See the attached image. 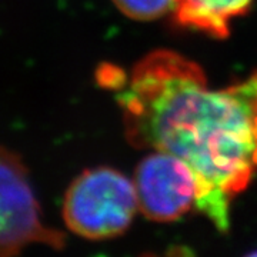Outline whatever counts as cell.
<instances>
[{"label":"cell","instance_id":"obj_5","mask_svg":"<svg viewBox=\"0 0 257 257\" xmlns=\"http://www.w3.org/2000/svg\"><path fill=\"white\" fill-rule=\"evenodd\" d=\"M253 0H173L176 23L217 39L229 36L231 20L244 16Z\"/></svg>","mask_w":257,"mask_h":257},{"label":"cell","instance_id":"obj_8","mask_svg":"<svg viewBox=\"0 0 257 257\" xmlns=\"http://www.w3.org/2000/svg\"><path fill=\"white\" fill-rule=\"evenodd\" d=\"M243 257H257V250H253V251H250V253H247L246 256Z\"/></svg>","mask_w":257,"mask_h":257},{"label":"cell","instance_id":"obj_6","mask_svg":"<svg viewBox=\"0 0 257 257\" xmlns=\"http://www.w3.org/2000/svg\"><path fill=\"white\" fill-rule=\"evenodd\" d=\"M116 8L135 20H155L172 12L173 0H111Z\"/></svg>","mask_w":257,"mask_h":257},{"label":"cell","instance_id":"obj_4","mask_svg":"<svg viewBox=\"0 0 257 257\" xmlns=\"http://www.w3.org/2000/svg\"><path fill=\"white\" fill-rule=\"evenodd\" d=\"M133 183L139 210L149 220L170 223L197 207V177L180 157L157 152L147 155L136 167Z\"/></svg>","mask_w":257,"mask_h":257},{"label":"cell","instance_id":"obj_7","mask_svg":"<svg viewBox=\"0 0 257 257\" xmlns=\"http://www.w3.org/2000/svg\"><path fill=\"white\" fill-rule=\"evenodd\" d=\"M244 86H246V90L248 93L250 101L253 104V109H254V114H256L257 120V73L250 76L247 80L244 82Z\"/></svg>","mask_w":257,"mask_h":257},{"label":"cell","instance_id":"obj_3","mask_svg":"<svg viewBox=\"0 0 257 257\" xmlns=\"http://www.w3.org/2000/svg\"><path fill=\"white\" fill-rule=\"evenodd\" d=\"M64 243V233L43 220L22 157L0 146V257H18L32 244L63 248Z\"/></svg>","mask_w":257,"mask_h":257},{"label":"cell","instance_id":"obj_2","mask_svg":"<svg viewBox=\"0 0 257 257\" xmlns=\"http://www.w3.org/2000/svg\"><path fill=\"white\" fill-rule=\"evenodd\" d=\"M139 210L133 180L113 167L82 172L63 197L66 227L87 240H109L127 231Z\"/></svg>","mask_w":257,"mask_h":257},{"label":"cell","instance_id":"obj_1","mask_svg":"<svg viewBox=\"0 0 257 257\" xmlns=\"http://www.w3.org/2000/svg\"><path fill=\"white\" fill-rule=\"evenodd\" d=\"M114 90L130 145L180 157L199 182L196 210L220 231L230 200L257 172V120L244 82L211 90L200 66L170 50L145 56L128 76L100 70Z\"/></svg>","mask_w":257,"mask_h":257}]
</instances>
